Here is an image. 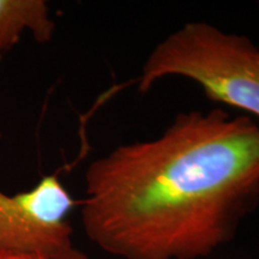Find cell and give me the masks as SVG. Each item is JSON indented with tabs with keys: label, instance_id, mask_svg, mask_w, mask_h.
<instances>
[{
	"label": "cell",
	"instance_id": "277c9868",
	"mask_svg": "<svg viewBox=\"0 0 259 259\" xmlns=\"http://www.w3.org/2000/svg\"><path fill=\"white\" fill-rule=\"evenodd\" d=\"M56 23L45 0H0V53L30 31L38 44L52 40Z\"/></svg>",
	"mask_w": 259,
	"mask_h": 259
},
{
	"label": "cell",
	"instance_id": "6da1fadb",
	"mask_svg": "<svg viewBox=\"0 0 259 259\" xmlns=\"http://www.w3.org/2000/svg\"><path fill=\"white\" fill-rule=\"evenodd\" d=\"M259 203V124L223 108L179 113L157 138L119 145L85 171L83 229L122 259H199Z\"/></svg>",
	"mask_w": 259,
	"mask_h": 259
},
{
	"label": "cell",
	"instance_id": "3957f363",
	"mask_svg": "<svg viewBox=\"0 0 259 259\" xmlns=\"http://www.w3.org/2000/svg\"><path fill=\"white\" fill-rule=\"evenodd\" d=\"M78 204L58 176L25 192L0 191V250L50 257L73 247L69 216Z\"/></svg>",
	"mask_w": 259,
	"mask_h": 259
},
{
	"label": "cell",
	"instance_id": "8992f818",
	"mask_svg": "<svg viewBox=\"0 0 259 259\" xmlns=\"http://www.w3.org/2000/svg\"><path fill=\"white\" fill-rule=\"evenodd\" d=\"M0 259H40V257L36 254L25 253V252L0 250Z\"/></svg>",
	"mask_w": 259,
	"mask_h": 259
},
{
	"label": "cell",
	"instance_id": "5b68a950",
	"mask_svg": "<svg viewBox=\"0 0 259 259\" xmlns=\"http://www.w3.org/2000/svg\"><path fill=\"white\" fill-rule=\"evenodd\" d=\"M40 259H90L84 252L71 247L69 250L60 252V253L50 255V257H40Z\"/></svg>",
	"mask_w": 259,
	"mask_h": 259
},
{
	"label": "cell",
	"instance_id": "7a4b0ae2",
	"mask_svg": "<svg viewBox=\"0 0 259 259\" xmlns=\"http://www.w3.org/2000/svg\"><path fill=\"white\" fill-rule=\"evenodd\" d=\"M197 83L212 102L259 118V48L247 36L191 22L156 45L142 67L139 93L166 77Z\"/></svg>",
	"mask_w": 259,
	"mask_h": 259
}]
</instances>
